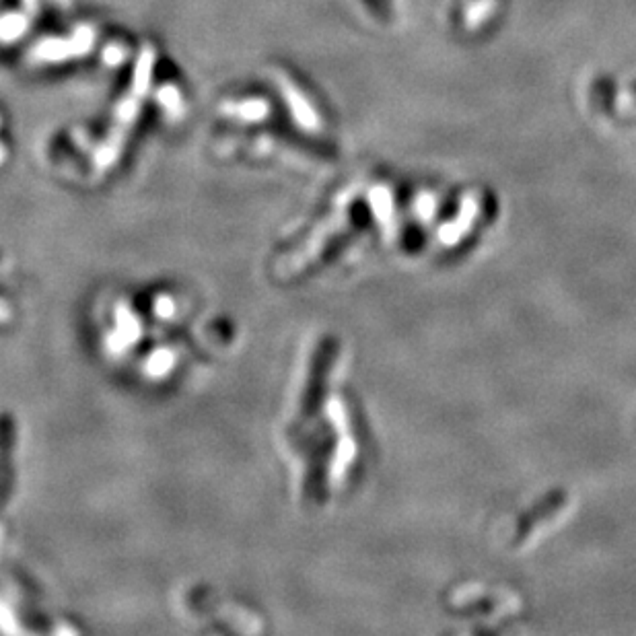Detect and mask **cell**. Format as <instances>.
I'll use <instances>...</instances> for the list:
<instances>
[{
  "mask_svg": "<svg viewBox=\"0 0 636 636\" xmlns=\"http://www.w3.org/2000/svg\"><path fill=\"white\" fill-rule=\"evenodd\" d=\"M99 361L145 392H169L215 365L237 340L235 324L180 280L153 278L103 289L87 313Z\"/></svg>",
  "mask_w": 636,
  "mask_h": 636,
  "instance_id": "6da1fadb",
  "label": "cell"
},
{
  "mask_svg": "<svg viewBox=\"0 0 636 636\" xmlns=\"http://www.w3.org/2000/svg\"><path fill=\"white\" fill-rule=\"evenodd\" d=\"M336 355L330 342L317 344L293 381L278 429L291 488L299 505L324 509L348 486L357 443L348 439V398L334 377Z\"/></svg>",
  "mask_w": 636,
  "mask_h": 636,
  "instance_id": "7a4b0ae2",
  "label": "cell"
}]
</instances>
